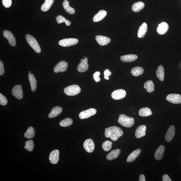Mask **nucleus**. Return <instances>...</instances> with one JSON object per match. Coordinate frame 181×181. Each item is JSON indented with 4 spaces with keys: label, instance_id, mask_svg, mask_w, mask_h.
<instances>
[{
    "label": "nucleus",
    "instance_id": "26",
    "mask_svg": "<svg viewBox=\"0 0 181 181\" xmlns=\"http://www.w3.org/2000/svg\"><path fill=\"white\" fill-rule=\"evenodd\" d=\"M156 74L157 77L160 81H163L164 78V71L162 65L159 66L157 69L156 70Z\"/></svg>",
    "mask_w": 181,
    "mask_h": 181
},
{
    "label": "nucleus",
    "instance_id": "46",
    "mask_svg": "<svg viewBox=\"0 0 181 181\" xmlns=\"http://www.w3.org/2000/svg\"><path fill=\"white\" fill-rule=\"evenodd\" d=\"M104 78L105 79H106V80H108L109 79V77H107L106 76H104Z\"/></svg>",
    "mask_w": 181,
    "mask_h": 181
},
{
    "label": "nucleus",
    "instance_id": "40",
    "mask_svg": "<svg viewBox=\"0 0 181 181\" xmlns=\"http://www.w3.org/2000/svg\"><path fill=\"white\" fill-rule=\"evenodd\" d=\"M2 4L6 8H9L12 4L11 0H2Z\"/></svg>",
    "mask_w": 181,
    "mask_h": 181
},
{
    "label": "nucleus",
    "instance_id": "12",
    "mask_svg": "<svg viewBox=\"0 0 181 181\" xmlns=\"http://www.w3.org/2000/svg\"><path fill=\"white\" fill-rule=\"evenodd\" d=\"M4 37L8 40L9 45L12 46H15L16 42L15 37H14L11 32L8 30H4L3 32Z\"/></svg>",
    "mask_w": 181,
    "mask_h": 181
},
{
    "label": "nucleus",
    "instance_id": "28",
    "mask_svg": "<svg viewBox=\"0 0 181 181\" xmlns=\"http://www.w3.org/2000/svg\"><path fill=\"white\" fill-rule=\"evenodd\" d=\"M152 114L151 109L148 107L142 108L139 110V115L142 117L148 116Z\"/></svg>",
    "mask_w": 181,
    "mask_h": 181
},
{
    "label": "nucleus",
    "instance_id": "44",
    "mask_svg": "<svg viewBox=\"0 0 181 181\" xmlns=\"http://www.w3.org/2000/svg\"><path fill=\"white\" fill-rule=\"evenodd\" d=\"M112 72L110 71L108 69H106L104 70V76L109 77L111 74Z\"/></svg>",
    "mask_w": 181,
    "mask_h": 181
},
{
    "label": "nucleus",
    "instance_id": "3",
    "mask_svg": "<svg viewBox=\"0 0 181 181\" xmlns=\"http://www.w3.org/2000/svg\"><path fill=\"white\" fill-rule=\"evenodd\" d=\"M26 39L27 42L36 53H40L41 52V48L37 41L33 36L30 34H27Z\"/></svg>",
    "mask_w": 181,
    "mask_h": 181
},
{
    "label": "nucleus",
    "instance_id": "42",
    "mask_svg": "<svg viewBox=\"0 0 181 181\" xmlns=\"http://www.w3.org/2000/svg\"><path fill=\"white\" fill-rule=\"evenodd\" d=\"M4 63L1 61H0V75H3L4 74Z\"/></svg>",
    "mask_w": 181,
    "mask_h": 181
},
{
    "label": "nucleus",
    "instance_id": "14",
    "mask_svg": "<svg viewBox=\"0 0 181 181\" xmlns=\"http://www.w3.org/2000/svg\"><path fill=\"white\" fill-rule=\"evenodd\" d=\"M59 154L60 151L58 150H54L51 152L49 157L50 162L52 164H57L59 160Z\"/></svg>",
    "mask_w": 181,
    "mask_h": 181
},
{
    "label": "nucleus",
    "instance_id": "11",
    "mask_svg": "<svg viewBox=\"0 0 181 181\" xmlns=\"http://www.w3.org/2000/svg\"><path fill=\"white\" fill-rule=\"evenodd\" d=\"M168 101L173 104L181 103V95L178 94H172L168 95L166 97Z\"/></svg>",
    "mask_w": 181,
    "mask_h": 181
},
{
    "label": "nucleus",
    "instance_id": "6",
    "mask_svg": "<svg viewBox=\"0 0 181 181\" xmlns=\"http://www.w3.org/2000/svg\"><path fill=\"white\" fill-rule=\"evenodd\" d=\"M96 110L91 108L85 110L80 112L79 117L80 119H83L89 118L96 114Z\"/></svg>",
    "mask_w": 181,
    "mask_h": 181
},
{
    "label": "nucleus",
    "instance_id": "39",
    "mask_svg": "<svg viewBox=\"0 0 181 181\" xmlns=\"http://www.w3.org/2000/svg\"><path fill=\"white\" fill-rule=\"evenodd\" d=\"M8 103V100L1 93H0V104L2 106H5Z\"/></svg>",
    "mask_w": 181,
    "mask_h": 181
},
{
    "label": "nucleus",
    "instance_id": "15",
    "mask_svg": "<svg viewBox=\"0 0 181 181\" xmlns=\"http://www.w3.org/2000/svg\"><path fill=\"white\" fill-rule=\"evenodd\" d=\"M175 126L172 125L169 128L166 133L165 137L166 141L168 142L172 141L175 136Z\"/></svg>",
    "mask_w": 181,
    "mask_h": 181
},
{
    "label": "nucleus",
    "instance_id": "38",
    "mask_svg": "<svg viewBox=\"0 0 181 181\" xmlns=\"http://www.w3.org/2000/svg\"><path fill=\"white\" fill-rule=\"evenodd\" d=\"M112 143L111 141H106L102 144V148L105 151H108L111 150Z\"/></svg>",
    "mask_w": 181,
    "mask_h": 181
},
{
    "label": "nucleus",
    "instance_id": "33",
    "mask_svg": "<svg viewBox=\"0 0 181 181\" xmlns=\"http://www.w3.org/2000/svg\"><path fill=\"white\" fill-rule=\"evenodd\" d=\"M144 88L146 89L149 93H152L154 90V85L151 80H148L144 84Z\"/></svg>",
    "mask_w": 181,
    "mask_h": 181
},
{
    "label": "nucleus",
    "instance_id": "47",
    "mask_svg": "<svg viewBox=\"0 0 181 181\" xmlns=\"http://www.w3.org/2000/svg\"><path fill=\"white\" fill-rule=\"evenodd\" d=\"M29 74H30V73H31V72L30 71H29Z\"/></svg>",
    "mask_w": 181,
    "mask_h": 181
},
{
    "label": "nucleus",
    "instance_id": "32",
    "mask_svg": "<svg viewBox=\"0 0 181 181\" xmlns=\"http://www.w3.org/2000/svg\"><path fill=\"white\" fill-rule=\"evenodd\" d=\"M131 74L134 76L137 77L143 74L144 70L142 68L136 67L132 68Z\"/></svg>",
    "mask_w": 181,
    "mask_h": 181
},
{
    "label": "nucleus",
    "instance_id": "19",
    "mask_svg": "<svg viewBox=\"0 0 181 181\" xmlns=\"http://www.w3.org/2000/svg\"><path fill=\"white\" fill-rule=\"evenodd\" d=\"M168 29V24L165 22H163L159 24L157 31L160 35H163L167 32Z\"/></svg>",
    "mask_w": 181,
    "mask_h": 181
},
{
    "label": "nucleus",
    "instance_id": "9",
    "mask_svg": "<svg viewBox=\"0 0 181 181\" xmlns=\"http://www.w3.org/2000/svg\"><path fill=\"white\" fill-rule=\"evenodd\" d=\"M68 64L65 61H61L56 65L54 68V71L55 73L65 72L67 70Z\"/></svg>",
    "mask_w": 181,
    "mask_h": 181
},
{
    "label": "nucleus",
    "instance_id": "29",
    "mask_svg": "<svg viewBox=\"0 0 181 181\" xmlns=\"http://www.w3.org/2000/svg\"><path fill=\"white\" fill-rule=\"evenodd\" d=\"M145 7V4L143 2L138 1L134 3L132 6V10L133 11L137 13Z\"/></svg>",
    "mask_w": 181,
    "mask_h": 181
},
{
    "label": "nucleus",
    "instance_id": "49",
    "mask_svg": "<svg viewBox=\"0 0 181 181\" xmlns=\"http://www.w3.org/2000/svg\"><path fill=\"white\" fill-rule=\"evenodd\" d=\"M107 128H105V129H106Z\"/></svg>",
    "mask_w": 181,
    "mask_h": 181
},
{
    "label": "nucleus",
    "instance_id": "48",
    "mask_svg": "<svg viewBox=\"0 0 181 181\" xmlns=\"http://www.w3.org/2000/svg\"><path fill=\"white\" fill-rule=\"evenodd\" d=\"M84 57L85 58V56H84Z\"/></svg>",
    "mask_w": 181,
    "mask_h": 181
},
{
    "label": "nucleus",
    "instance_id": "21",
    "mask_svg": "<svg viewBox=\"0 0 181 181\" xmlns=\"http://www.w3.org/2000/svg\"><path fill=\"white\" fill-rule=\"evenodd\" d=\"M148 26L146 23H144L141 24L139 29L138 33V36L139 38L144 37L146 33L147 32Z\"/></svg>",
    "mask_w": 181,
    "mask_h": 181
},
{
    "label": "nucleus",
    "instance_id": "18",
    "mask_svg": "<svg viewBox=\"0 0 181 181\" xmlns=\"http://www.w3.org/2000/svg\"><path fill=\"white\" fill-rule=\"evenodd\" d=\"M95 39L99 45L102 46L106 45L111 42V39L103 36L98 35Z\"/></svg>",
    "mask_w": 181,
    "mask_h": 181
},
{
    "label": "nucleus",
    "instance_id": "23",
    "mask_svg": "<svg viewBox=\"0 0 181 181\" xmlns=\"http://www.w3.org/2000/svg\"><path fill=\"white\" fill-rule=\"evenodd\" d=\"M138 58V56L134 55H128L121 56V60L124 62H131L135 61Z\"/></svg>",
    "mask_w": 181,
    "mask_h": 181
},
{
    "label": "nucleus",
    "instance_id": "37",
    "mask_svg": "<svg viewBox=\"0 0 181 181\" xmlns=\"http://www.w3.org/2000/svg\"><path fill=\"white\" fill-rule=\"evenodd\" d=\"M34 143L32 140H29L25 142L24 148L29 152L32 151L34 148Z\"/></svg>",
    "mask_w": 181,
    "mask_h": 181
},
{
    "label": "nucleus",
    "instance_id": "30",
    "mask_svg": "<svg viewBox=\"0 0 181 181\" xmlns=\"http://www.w3.org/2000/svg\"><path fill=\"white\" fill-rule=\"evenodd\" d=\"M54 2V0H45L41 7V10L43 11H46L50 9Z\"/></svg>",
    "mask_w": 181,
    "mask_h": 181
},
{
    "label": "nucleus",
    "instance_id": "25",
    "mask_svg": "<svg viewBox=\"0 0 181 181\" xmlns=\"http://www.w3.org/2000/svg\"><path fill=\"white\" fill-rule=\"evenodd\" d=\"M107 14V12L106 11L103 10H100L94 16L93 18V21L94 22L101 21L106 17Z\"/></svg>",
    "mask_w": 181,
    "mask_h": 181
},
{
    "label": "nucleus",
    "instance_id": "35",
    "mask_svg": "<svg viewBox=\"0 0 181 181\" xmlns=\"http://www.w3.org/2000/svg\"><path fill=\"white\" fill-rule=\"evenodd\" d=\"M56 21L58 24H61L62 23H65L66 25L67 26H70V25L71 23L68 20V19H66L64 17L61 16H58L56 18Z\"/></svg>",
    "mask_w": 181,
    "mask_h": 181
},
{
    "label": "nucleus",
    "instance_id": "2",
    "mask_svg": "<svg viewBox=\"0 0 181 181\" xmlns=\"http://www.w3.org/2000/svg\"><path fill=\"white\" fill-rule=\"evenodd\" d=\"M118 122L122 126L130 128L134 125V120L133 117L127 116L124 114H121L119 115Z\"/></svg>",
    "mask_w": 181,
    "mask_h": 181
},
{
    "label": "nucleus",
    "instance_id": "34",
    "mask_svg": "<svg viewBox=\"0 0 181 181\" xmlns=\"http://www.w3.org/2000/svg\"><path fill=\"white\" fill-rule=\"evenodd\" d=\"M35 131L32 126L29 127L24 134V137L26 138L31 139L35 136Z\"/></svg>",
    "mask_w": 181,
    "mask_h": 181
},
{
    "label": "nucleus",
    "instance_id": "22",
    "mask_svg": "<svg viewBox=\"0 0 181 181\" xmlns=\"http://www.w3.org/2000/svg\"><path fill=\"white\" fill-rule=\"evenodd\" d=\"M121 153V150L119 149L112 150L106 156L107 159L109 161L113 160L118 157Z\"/></svg>",
    "mask_w": 181,
    "mask_h": 181
},
{
    "label": "nucleus",
    "instance_id": "24",
    "mask_svg": "<svg viewBox=\"0 0 181 181\" xmlns=\"http://www.w3.org/2000/svg\"><path fill=\"white\" fill-rule=\"evenodd\" d=\"M141 152V150L140 149H137L134 151L127 158V162L131 163L133 162L140 154Z\"/></svg>",
    "mask_w": 181,
    "mask_h": 181
},
{
    "label": "nucleus",
    "instance_id": "31",
    "mask_svg": "<svg viewBox=\"0 0 181 181\" xmlns=\"http://www.w3.org/2000/svg\"><path fill=\"white\" fill-rule=\"evenodd\" d=\"M63 8L68 14H73L75 13V9L69 5V2L67 0H65L62 3Z\"/></svg>",
    "mask_w": 181,
    "mask_h": 181
},
{
    "label": "nucleus",
    "instance_id": "10",
    "mask_svg": "<svg viewBox=\"0 0 181 181\" xmlns=\"http://www.w3.org/2000/svg\"><path fill=\"white\" fill-rule=\"evenodd\" d=\"M80 62L77 67V70L80 73L85 72L88 70L89 68L87 57L82 59L80 60Z\"/></svg>",
    "mask_w": 181,
    "mask_h": 181
},
{
    "label": "nucleus",
    "instance_id": "4",
    "mask_svg": "<svg viewBox=\"0 0 181 181\" xmlns=\"http://www.w3.org/2000/svg\"><path fill=\"white\" fill-rule=\"evenodd\" d=\"M81 88L77 85H73L66 87L64 90L65 94L68 96H74L80 93Z\"/></svg>",
    "mask_w": 181,
    "mask_h": 181
},
{
    "label": "nucleus",
    "instance_id": "41",
    "mask_svg": "<svg viewBox=\"0 0 181 181\" xmlns=\"http://www.w3.org/2000/svg\"><path fill=\"white\" fill-rule=\"evenodd\" d=\"M100 75V73L99 71H97L95 72L93 75V76L94 79L95 80V82H96L97 83L98 82L100 81V80H101V79L99 77V76Z\"/></svg>",
    "mask_w": 181,
    "mask_h": 181
},
{
    "label": "nucleus",
    "instance_id": "7",
    "mask_svg": "<svg viewBox=\"0 0 181 181\" xmlns=\"http://www.w3.org/2000/svg\"><path fill=\"white\" fill-rule=\"evenodd\" d=\"M126 93L125 90L119 89L114 90L111 94L112 98L116 100H121L126 97Z\"/></svg>",
    "mask_w": 181,
    "mask_h": 181
},
{
    "label": "nucleus",
    "instance_id": "13",
    "mask_svg": "<svg viewBox=\"0 0 181 181\" xmlns=\"http://www.w3.org/2000/svg\"><path fill=\"white\" fill-rule=\"evenodd\" d=\"M83 147L87 152L92 153L94 151L95 149L94 142L91 139H88L84 141Z\"/></svg>",
    "mask_w": 181,
    "mask_h": 181
},
{
    "label": "nucleus",
    "instance_id": "17",
    "mask_svg": "<svg viewBox=\"0 0 181 181\" xmlns=\"http://www.w3.org/2000/svg\"><path fill=\"white\" fill-rule=\"evenodd\" d=\"M165 150V147L161 145L157 149L154 154V157L155 159L160 160L163 158Z\"/></svg>",
    "mask_w": 181,
    "mask_h": 181
},
{
    "label": "nucleus",
    "instance_id": "45",
    "mask_svg": "<svg viewBox=\"0 0 181 181\" xmlns=\"http://www.w3.org/2000/svg\"><path fill=\"white\" fill-rule=\"evenodd\" d=\"M139 180L140 181H145V177L143 175H141L139 177Z\"/></svg>",
    "mask_w": 181,
    "mask_h": 181
},
{
    "label": "nucleus",
    "instance_id": "36",
    "mask_svg": "<svg viewBox=\"0 0 181 181\" xmlns=\"http://www.w3.org/2000/svg\"><path fill=\"white\" fill-rule=\"evenodd\" d=\"M73 123V121L71 119L67 118L61 121L60 124L61 126L66 127L71 125Z\"/></svg>",
    "mask_w": 181,
    "mask_h": 181
},
{
    "label": "nucleus",
    "instance_id": "43",
    "mask_svg": "<svg viewBox=\"0 0 181 181\" xmlns=\"http://www.w3.org/2000/svg\"><path fill=\"white\" fill-rule=\"evenodd\" d=\"M162 181H172V179L167 175H164L162 177Z\"/></svg>",
    "mask_w": 181,
    "mask_h": 181
},
{
    "label": "nucleus",
    "instance_id": "5",
    "mask_svg": "<svg viewBox=\"0 0 181 181\" xmlns=\"http://www.w3.org/2000/svg\"><path fill=\"white\" fill-rule=\"evenodd\" d=\"M79 40L76 38H67L63 39L59 42V45L63 47H69L76 45Z\"/></svg>",
    "mask_w": 181,
    "mask_h": 181
},
{
    "label": "nucleus",
    "instance_id": "27",
    "mask_svg": "<svg viewBox=\"0 0 181 181\" xmlns=\"http://www.w3.org/2000/svg\"><path fill=\"white\" fill-rule=\"evenodd\" d=\"M28 77L30 82L31 90L32 92H34L36 90L37 86L36 80L32 73H31L29 74Z\"/></svg>",
    "mask_w": 181,
    "mask_h": 181
},
{
    "label": "nucleus",
    "instance_id": "8",
    "mask_svg": "<svg viewBox=\"0 0 181 181\" xmlns=\"http://www.w3.org/2000/svg\"><path fill=\"white\" fill-rule=\"evenodd\" d=\"M21 85H17L12 90L13 96L18 99H21L23 97V93Z\"/></svg>",
    "mask_w": 181,
    "mask_h": 181
},
{
    "label": "nucleus",
    "instance_id": "1",
    "mask_svg": "<svg viewBox=\"0 0 181 181\" xmlns=\"http://www.w3.org/2000/svg\"><path fill=\"white\" fill-rule=\"evenodd\" d=\"M105 136L111 140L116 141L123 135L124 132L122 129L118 127L112 126L107 128L105 131Z\"/></svg>",
    "mask_w": 181,
    "mask_h": 181
},
{
    "label": "nucleus",
    "instance_id": "16",
    "mask_svg": "<svg viewBox=\"0 0 181 181\" xmlns=\"http://www.w3.org/2000/svg\"><path fill=\"white\" fill-rule=\"evenodd\" d=\"M146 126L145 125L139 126L136 129L135 132V136L138 139L141 138L146 135Z\"/></svg>",
    "mask_w": 181,
    "mask_h": 181
},
{
    "label": "nucleus",
    "instance_id": "20",
    "mask_svg": "<svg viewBox=\"0 0 181 181\" xmlns=\"http://www.w3.org/2000/svg\"><path fill=\"white\" fill-rule=\"evenodd\" d=\"M62 111V108L60 106L55 107L52 108L49 114L48 117L50 118H54L59 115Z\"/></svg>",
    "mask_w": 181,
    "mask_h": 181
}]
</instances>
